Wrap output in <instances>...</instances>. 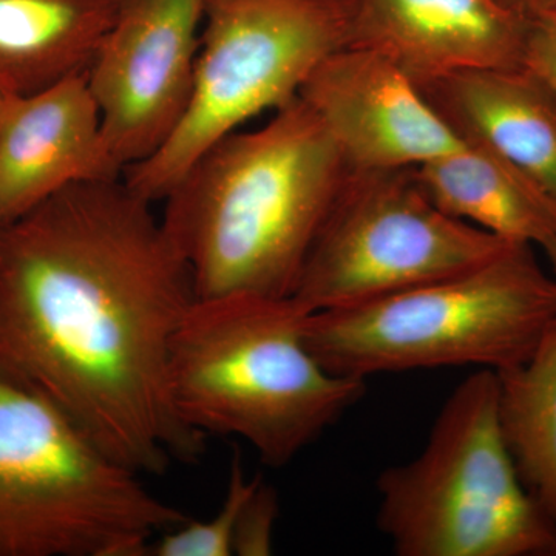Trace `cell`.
Wrapping results in <instances>:
<instances>
[{"label":"cell","instance_id":"obj_1","mask_svg":"<svg viewBox=\"0 0 556 556\" xmlns=\"http://www.w3.org/2000/svg\"><path fill=\"white\" fill-rule=\"evenodd\" d=\"M195 299L153 203L123 177L0 223V372L141 477L204 452L169 388L172 340Z\"/></svg>","mask_w":556,"mask_h":556},{"label":"cell","instance_id":"obj_2","mask_svg":"<svg viewBox=\"0 0 556 556\" xmlns=\"http://www.w3.org/2000/svg\"><path fill=\"white\" fill-rule=\"evenodd\" d=\"M350 169L302 98L208 148L167 193L161 223L197 299L292 298Z\"/></svg>","mask_w":556,"mask_h":556},{"label":"cell","instance_id":"obj_3","mask_svg":"<svg viewBox=\"0 0 556 556\" xmlns=\"http://www.w3.org/2000/svg\"><path fill=\"white\" fill-rule=\"evenodd\" d=\"M292 298L195 299L172 340L169 388L182 422L236 437L285 467L354 407L367 380L332 375L305 340Z\"/></svg>","mask_w":556,"mask_h":556},{"label":"cell","instance_id":"obj_4","mask_svg":"<svg viewBox=\"0 0 556 556\" xmlns=\"http://www.w3.org/2000/svg\"><path fill=\"white\" fill-rule=\"evenodd\" d=\"M556 318V281L530 244L475 268L353 308L308 314L305 340L332 375L475 367L506 371Z\"/></svg>","mask_w":556,"mask_h":556},{"label":"cell","instance_id":"obj_5","mask_svg":"<svg viewBox=\"0 0 556 556\" xmlns=\"http://www.w3.org/2000/svg\"><path fill=\"white\" fill-rule=\"evenodd\" d=\"M0 372V556H149L190 515Z\"/></svg>","mask_w":556,"mask_h":556},{"label":"cell","instance_id":"obj_6","mask_svg":"<svg viewBox=\"0 0 556 556\" xmlns=\"http://www.w3.org/2000/svg\"><path fill=\"white\" fill-rule=\"evenodd\" d=\"M500 379L477 369L452 391L426 447L378 478V527L399 556H556L501 431Z\"/></svg>","mask_w":556,"mask_h":556},{"label":"cell","instance_id":"obj_7","mask_svg":"<svg viewBox=\"0 0 556 556\" xmlns=\"http://www.w3.org/2000/svg\"><path fill=\"white\" fill-rule=\"evenodd\" d=\"M351 24V0H206L188 112L124 181L161 203L215 142L298 98L317 65L350 46Z\"/></svg>","mask_w":556,"mask_h":556},{"label":"cell","instance_id":"obj_8","mask_svg":"<svg viewBox=\"0 0 556 556\" xmlns=\"http://www.w3.org/2000/svg\"><path fill=\"white\" fill-rule=\"evenodd\" d=\"M510 244L445 214L416 167L350 170L292 299L308 314L353 308L475 268Z\"/></svg>","mask_w":556,"mask_h":556},{"label":"cell","instance_id":"obj_9","mask_svg":"<svg viewBox=\"0 0 556 556\" xmlns=\"http://www.w3.org/2000/svg\"><path fill=\"white\" fill-rule=\"evenodd\" d=\"M206 0H119L86 79L121 170L159 152L188 112Z\"/></svg>","mask_w":556,"mask_h":556},{"label":"cell","instance_id":"obj_10","mask_svg":"<svg viewBox=\"0 0 556 556\" xmlns=\"http://www.w3.org/2000/svg\"><path fill=\"white\" fill-rule=\"evenodd\" d=\"M334 139L348 169H413L464 142L416 80L382 54L346 46L325 58L300 90Z\"/></svg>","mask_w":556,"mask_h":556},{"label":"cell","instance_id":"obj_11","mask_svg":"<svg viewBox=\"0 0 556 556\" xmlns=\"http://www.w3.org/2000/svg\"><path fill=\"white\" fill-rule=\"evenodd\" d=\"M119 177L86 73L0 100V223L68 186Z\"/></svg>","mask_w":556,"mask_h":556},{"label":"cell","instance_id":"obj_12","mask_svg":"<svg viewBox=\"0 0 556 556\" xmlns=\"http://www.w3.org/2000/svg\"><path fill=\"white\" fill-rule=\"evenodd\" d=\"M350 46L417 84L471 68H519L530 20L493 0H351Z\"/></svg>","mask_w":556,"mask_h":556},{"label":"cell","instance_id":"obj_13","mask_svg":"<svg viewBox=\"0 0 556 556\" xmlns=\"http://www.w3.org/2000/svg\"><path fill=\"white\" fill-rule=\"evenodd\" d=\"M464 144L481 146L556 207V94L529 70L471 68L417 84Z\"/></svg>","mask_w":556,"mask_h":556},{"label":"cell","instance_id":"obj_14","mask_svg":"<svg viewBox=\"0 0 556 556\" xmlns=\"http://www.w3.org/2000/svg\"><path fill=\"white\" fill-rule=\"evenodd\" d=\"M119 0H0V97L86 73Z\"/></svg>","mask_w":556,"mask_h":556},{"label":"cell","instance_id":"obj_15","mask_svg":"<svg viewBox=\"0 0 556 556\" xmlns=\"http://www.w3.org/2000/svg\"><path fill=\"white\" fill-rule=\"evenodd\" d=\"M417 179L445 214L510 243L541 248L556 236V207L514 166L481 146L424 166Z\"/></svg>","mask_w":556,"mask_h":556},{"label":"cell","instance_id":"obj_16","mask_svg":"<svg viewBox=\"0 0 556 556\" xmlns=\"http://www.w3.org/2000/svg\"><path fill=\"white\" fill-rule=\"evenodd\" d=\"M497 379L508 452L526 489L556 525V318L529 358Z\"/></svg>","mask_w":556,"mask_h":556},{"label":"cell","instance_id":"obj_17","mask_svg":"<svg viewBox=\"0 0 556 556\" xmlns=\"http://www.w3.org/2000/svg\"><path fill=\"white\" fill-rule=\"evenodd\" d=\"M248 478L239 455L230 460L228 490L217 514L207 521H190L161 533L150 544L149 556H232L233 535L244 501L258 484Z\"/></svg>","mask_w":556,"mask_h":556},{"label":"cell","instance_id":"obj_18","mask_svg":"<svg viewBox=\"0 0 556 556\" xmlns=\"http://www.w3.org/2000/svg\"><path fill=\"white\" fill-rule=\"evenodd\" d=\"M277 518V492L260 479L258 484L244 501L237 519L232 544L233 555H273Z\"/></svg>","mask_w":556,"mask_h":556},{"label":"cell","instance_id":"obj_19","mask_svg":"<svg viewBox=\"0 0 556 556\" xmlns=\"http://www.w3.org/2000/svg\"><path fill=\"white\" fill-rule=\"evenodd\" d=\"M522 67L529 70L556 94V17L552 14L530 20Z\"/></svg>","mask_w":556,"mask_h":556},{"label":"cell","instance_id":"obj_20","mask_svg":"<svg viewBox=\"0 0 556 556\" xmlns=\"http://www.w3.org/2000/svg\"><path fill=\"white\" fill-rule=\"evenodd\" d=\"M501 9L533 20V17L543 16L548 11V0H493Z\"/></svg>","mask_w":556,"mask_h":556},{"label":"cell","instance_id":"obj_21","mask_svg":"<svg viewBox=\"0 0 556 556\" xmlns=\"http://www.w3.org/2000/svg\"><path fill=\"white\" fill-rule=\"evenodd\" d=\"M541 251L546 254V258L548 262V270H551L552 276H554L556 281V236L554 239L547 241L546 244L540 248Z\"/></svg>","mask_w":556,"mask_h":556},{"label":"cell","instance_id":"obj_22","mask_svg":"<svg viewBox=\"0 0 556 556\" xmlns=\"http://www.w3.org/2000/svg\"><path fill=\"white\" fill-rule=\"evenodd\" d=\"M547 14H556V0H548Z\"/></svg>","mask_w":556,"mask_h":556},{"label":"cell","instance_id":"obj_23","mask_svg":"<svg viewBox=\"0 0 556 556\" xmlns=\"http://www.w3.org/2000/svg\"><path fill=\"white\" fill-rule=\"evenodd\" d=\"M552 16H555V17H556V14H552Z\"/></svg>","mask_w":556,"mask_h":556},{"label":"cell","instance_id":"obj_24","mask_svg":"<svg viewBox=\"0 0 556 556\" xmlns=\"http://www.w3.org/2000/svg\"><path fill=\"white\" fill-rule=\"evenodd\" d=\"M0 100H2V97H0Z\"/></svg>","mask_w":556,"mask_h":556}]
</instances>
